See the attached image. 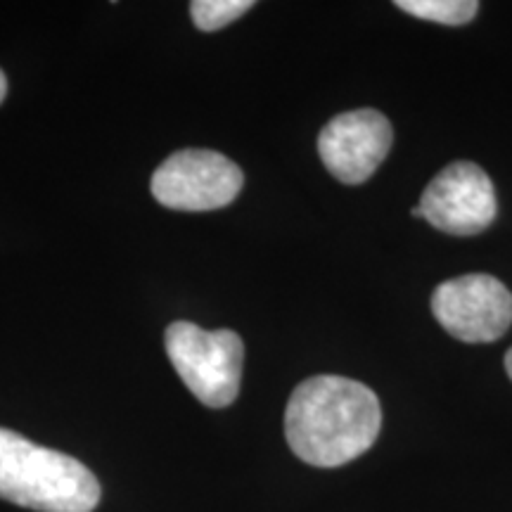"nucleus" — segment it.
Masks as SVG:
<instances>
[{
	"mask_svg": "<svg viewBox=\"0 0 512 512\" xmlns=\"http://www.w3.org/2000/svg\"><path fill=\"white\" fill-rule=\"evenodd\" d=\"M382 408L363 382L342 375L309 377L285 411V437L294 456L313 467H342L380 437Z\"/></svg>",
	"mask_w": 512,
	"mask_h": 512,
	"instance_id": "f257e3e1",
	"label": "nucleus"
},
{
	"mask_svg": "<svg viewBox=\"0 0 512 512\" xmlns=\"http://www.w3.org/2000/svg\"><path fill=\"white\" fill-rule=\"evenodd\" d=\"M0 498L36 512H93L100 482L67 453L0 427Z\"/></svg>",
	"mask_w": 512,
	"mask_h": 512,
	"instance_id": "f03ea898",
	"label": "nucleus"
},
{
	"mask_svg": "<svg viewBox=\"0 0 512 512\" xmlns=\"http://www.w3.org/2000/svg\"><path fill=\"white\" fill-rule=\"evenodd\" d=\"M166 354L185 387L209 408H226L238 399L245 344L233 330H202L188 320L166 328Z\"/></svg>",
	"mask_w": 512,
	"mask_h": 512,
	"instance_id": "7ed1b4c3",
	"label": "nucleus"
},
{
	"mask_svg": "<svg viewBox=\"0 0 512 512\" xmlns=\"http://www.w3.org/2000/svg\"><path fill=\"white\" fill-rule=\"evenodd\" d=\"M240 166L214 150H181L159 164L152 176V195L176 211H214L240 195Z\"/></svg>",
	"mask_w": 512,
	"mask_h": 512,
	"instance_id": "20e7f679",
	"label": "nucleus"
},
{
	"mask_svg": "<svg viewBox=\"0 0 512 512\" xmlns=\"http://www.w3.org/2000/svg\"><path fill=\"white\" fill-rule=\"evenodd\" d=\"M432 311L441 328L460 342H496L512 325V292L494 275H460L434 290Z\"/></svg>",
	"mask_w": 512,
	"mask_h": 512,
	"instance_id": "39448f33",
	"label": "nucleus"
},
{
	"mask_svg": "<svg viewBox=\"0 0 512 512\" xmlns=\"http://www.w3.org/2000/svg\"><path fill=\"white\" fill-rule=\"evenodd\" d=\"M418 209L420 219L441 233L458 238L484 233L498 214L494 183L482 166L453 162L432 178Z\"/></svg>",
	"mask_w": 512,
	"mask_h": 512,
	"instance_id": "423d86ee",
	"label": "nucleus"
},
{
	"mask_svg": "<svg viewBox=\"0 0 512 512\" xmlns=\"http://www.w3.org/2000/svg\"><path fill=\"white\" fill-rule=\"evenodd\" d=\"M392 140V124L382 112L351 110L325 124L318 136V155L337 181L358 185L380 169Z\"/></svg>",
	"mask_w": 512,
	"mask_h": 512,
	"instance_id": "0eeeda50",
	"label": "nucleus"
},
{
	"mask_svg": "<svg viewBox=\"0 0 512 512\" xmlns=\"http://www.w3.org/2000/svg\"><path fill=\"white\" fill-rule=\"evenodd\" d=\"M396 8L427 22L463 27L477 17V0H396Z\"/></svg>",
	"mask_w": 512,
	"mask_h": 512,
	"instance_id": "6e6552de",
	"label": "nucleus"
},
{
	"mask_svg": "<svg viewBox=\"0 0 512 512\" xmlns=\"http://www.w3.org/2000/svg\"><path fill=\"white\" fill-rule=\"evenodd\" d=\"M252 8V0H195L190 3V17L200 31H219Z\"/></svg>",
	"mask_w": 512,
	"mask_h": 512,
	"instance_id": "1a4fd4ad",
	"label": "nucleus"
},
{
	"mask_svg": "<svg viewBox=\"0 0 512 512\" xmlns=\"http://www.w3.org/2000/svg\"><path fill=\"white\" fill-rule=\"evenodd\" d=\"M5 93H8V79H5V74L0 72V102H3Z\"/></svg>",
	"mask_w": 512,
	"mask_h": 512,
	"instance_id": "9d476101",
	"label": "nucleus"
},
{
	"mask_svg": "<svg viewBox=\"0 0 512 512\" xmlns=\"http://www.w3.org/2000/svg\"><path fill=\"white\" fill-rule=\"evenodd\" d=\"M505 373H508V377L512 380V349L505 354Z\"/></svg>",
	"mask_w": 512,
	"mask_h": 512,
	"instance_id": "9b49d317",
	"label": "nucleus"
}]
</instances>
